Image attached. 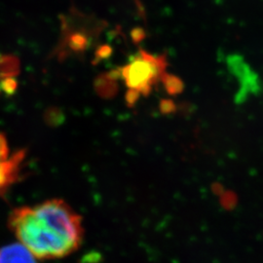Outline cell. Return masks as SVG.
Listing matches in <instances>:
<instances>
[{
    "mask_svg": "<svg viewBox=\"0 0 263 263\" xmlns=\"http://www.w3.org/2000/svg\"><path fill=\"white\" fill-rule=\"evenodd\" d=\"M8 223L20 244L41 260L74 253L84 236L82 217L60 199L17 208L10 214Z\"/></svg>",
    "mask_w": 263,
    "mask_h": 263,
    "instance_id": "1",
    "label": "cell"
},
{
    "mask_svg": "<svg viewBox=\"0 0 263 263\" xmlns=\"http://www.w3.org/2000/svg\"><path fill=\"white\" fill-rule=\"evenodd\" d=\"M165 57L154 56L140 51L119 69V76L128 91L127 101L134 104L140 96L151 94L153 87L166 76Z\"/></svg>",
    "mask_w": 263,
    "mask_h": 263,
    "instance_id": "2",
    "label": "cell"
},
{
    "mask_svg": "<svg viewBox=\"0 0 263 263\" xmlns=\"http://www.w3.org/2000/svg\"><path fill=\"white\" fill-rule=\"evenodd\" d=\"M19 74V59L0 53V96H11L16 92Z\"/></svg>",
    "mask_w": 263,
    "mask_h": 263,
    "instance_id": "3",
    "label": "cell"
},
{
    "mask_svg": "<svg viewBox=\"0 0 263 263\" xmlns=\"http://www.w3.org/2000/svg\"><path fill=\"white\" fill-rule=\"evenodd\" d=\"M0 263H38L37 258L20 243L0 247Z\"/></svg>",
    "mask_w": 263,
    "mask_h": 263,
    "instance_id": "4",
    "label": "cell"
}]
</instances>
